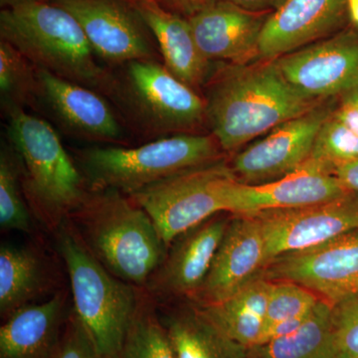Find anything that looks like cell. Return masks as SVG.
I'll return each mask as SVG.
<instances>
[{"label": "cell", "mask_w": 358, "mask_h": 358, "mask_svg": "<svg viewBox=\"0 0 358 358\" xmlns=\"http://www.w3.org/2000/svg\"><path fill=\"white\" fill-rule=\"evenodd\" d=\"M67 301V292L61 289L9 315L0 329V358H54L71 313Z\"/></svg>", "instance_id": "obj_21"}, {"label": "cell", "mask_w": 358, "mask_h": 358, "mask_svg": "<svg viewBox=\"0 0 358 358\" xmlns=\"http://www.w3.org/2000/svg\"><path fill=\"white\" fill-rule=\"evenodd\" d=\"M51 1V0H0V6L2 8L23 6V4L35 3V2Z\"/></svg>", "instance_id": "obj_38"}, {"label": "cell", "mask_w": 358, "mask_h": 358, "mask_svg": "<svg viewBox=\"0 0 358 358\" xmlns=\"http://www.w3.org/2000/svg\"><path fill=\"white\" fill-rule=\"evenodd\" d=\"M348 192L333 167L308 157L293 173L271 182L246 185L236 176L229 179L224 189L225 211L244 215L270 209L300 208L331 201Z\"/></svg>", "instance_id": "obj_14"}, {"label": "cell", "mask_w": 358, "mask_h": 358, "mask_svg": "<svg viewBox=\"0 0 358 358\" xmlns=\"http://www.w3.org/2000/svg\"><path fill=\"white\" fill-rule=\"evenodd\" d=\"M48 284L46 267L36 251L1 245L0 248V313L7 317L33 303Z\"/></svg>", "instance_id": "obj_24"}, {"label": "cell", "mask_w": 358, "mask_h": 358, "mask_svg": "<svg viewBox=\"0 0 358 358\" xmlns=\"http://www.w3.org/2000/svg\"><path fill=\"white\" fill-rule=\"evenodd\" d=\"M22 162L8 141L0 152V226L2 230L31 232V210L22 189Z\"/></svg>", "instance_id": "obj_28"}, {"label": "cell", "mask_w": 358, "mask_h": 358, "mask_svg": "<svg viewBox=\"0 0 358 358\" xmlns=\"http://www.w3.org/2000/svg\"><path fill=\"white\" fill-rule=\"evenodd\" d=\"M326 102L282 122L235 155L230 166L238 180L263 185L284 178L301 166L310 157L320 128L334 110Z\"/></svg>", "instance_id": "obj_13"}, {"label": "cell", "mask_w": 358, "mask_h": 358, "mask_svg": "<svg viewBox=\"0 0 358 358\" xmlns=\"http://www.w3.org/2000/svg\"><path fill=\"white\" fill-rule=\"evenodd\" d=\"M310 157L333 167L358 159V136L334 114V110L320 128Z\"/></svg>", "instance_id": "obj_29"}, {"label": "cell", "mask_w": 358, "mask_h": 358, "mask_svg": "<svg viewBox=\"0 0 358 358\" xmlns=\"http://www.w3.org/2000/svg\"><path fill=\"white\" fill-rule=\"evenodd\" d=\"M331 322L338 355L358 358V294L333 305Z\"/></svg>", "instance_id": "obj_31"}, {"label": "cell", "mask_w": 358, "mask_h": 358, "mask_svg": "<svg viewBox=\"0 0 358 358\" xmlns=\"http://www.w3.org/2000/svg\"><path fill=\"white\" fill-rule=\"evenodd\" d=\"M346 15L348 0H284L264 25L260 60H275L331 36Z\"/></svg>", "instance_id": "obj_19"}, {"label": "cell", "mask_w": 358, "mask_h": 358, "mask_svg": "<svg viewBox=\"0 0 358 358\" xmlns=\"http://www.w3.org/2000/svg\"><path fill=\"white\" fill-rule=\"evenodd\" d=\"M159 317L176 358H247V348L228 338L194 303L169 308Z\"/></svg>", "instance_id": "obj_22"}, {"label": "cell", "mask_w": 358, "mask_h": 358, "mask_svg": "<svg viewBox=\"0 0 358 358\" xmlns=\"http://www.w3.org/2000/svg\"><path fill=\"white\" fill-rule=\"evenodd\" d=\"M54 358H105L96 350L73 308Z\"/></svg>", "instance_id": "obj_32"}, {"label": "cell", "mask_w": 358, "mask_h": 358, "mask_svg": "<svg viewBox=\"0 0 358 358\" xmlns=\"http://www.w3.org/2000/svg\"><path fill=\"white\" fill-rule=\"evenodd\" d=\"M271 286L272 281L260 274L226 300L199 307L228 338L248 350L265 331Z\"/></svg>", "instance_id": "obj_23"}, {"label": "cell", "mask_w": 358, "mask_h": 358, "mask_svg": "<svg viewBox=\"0 0 358 358\" xmlns=\"http://www.w3.org/2000/svg\"><path fill=\"white\" fill-rule=\"evenodd\" d=\"M38 102L62 128L77 138L121 143L126 138L122 120L105 96L83 85L37 69Z\"/></svg>", "instance_id": "obj_16"}, {"label": "cell", "mask_w": 358, "mask_h": 358, "mask_svg": "<svg viewBox=\"0 0 358 358\" xmlns=\"http://www.w3.org/2000/svg\"><path fill=\"white\" fill-rule=\"evenodd\" d=\"M235 6L254 11V13H267L273 6H279L284 0H226Z\"/></svg>", "instance_id": "obj_36"}, {"label": "cell", "mask_w": 358, "mask_h": 358, "mask_svg": "<svg viewBox=\"0 0 358 358\" xmlns=\"http://www.w3.org/2000/svg\"><path fill=\"white\" fill-rule=\"evenodd\" d=\"M348 17L358 28V0H348Z\"/></svg>", "instance_id": "obj_37"}, {"label": "cell", "mask_w": 358, "mask_h": 358, "mask_svg": "<svg viewBox=\"0 0 358 358\" xmlns=\"http://www.w3.org/2000/svg\"><path fill=\"white\" fill-rule=\"evenodd\" d=\"M334 114L358 136V88L341 96V103Z\"/></svg>", "instance_id": "obj_33"}, {"label": "cell", "mask_w": 358, "mask_h": 358, "mask_svg": "<svg viewBox=\"0 0 358 358\" xmlns=\"http://www.w3.org/2000/svg\"><path fill=\"white\" fill-rule=\"evenodd\" d=\"M320 300L317 294L296 282L272 281L265 329L278 322L308 315Z\"/></svg>", "instance_id": "obj_30"}, {"label": "cell", "mask_w": 358, "mask_h": 358, "mask_svg": "<svg viewBox=\"0 0 358 358\" xmlns=\"http://www.w3.org/2000/svg\"><path fill=\"white\" fill-rule=\"evenodd\" d=\"M83 28L98 58L110 65L157 60V41L131 0H51Z\"/></svg>", "instance_id": "obj_10"}, {"label": "cell", "mask_w": 358, "mask_h": 358, "mask_svg": "<svg viewBox=\"0 0 358 358\" xmlns=\"http://www.w3.org/2000/svg\"><path fill=\"white\" fill-rule=\"evenodd\" d=\"M114 74L110 98L127 121L150 138L200 133L206 124L203 96L159 60L131 61Z\"/></svg>", "instance_id": "obj_7"}, {"label": "cell", "mask_w": 358, "mask_h": 358, "mask_svg": "<svg viewBox=\"0 0 358 358\" xmlns=\"http://www.w3.org/2000/svg\"><path fill=\"white\" fill-rule=\"evenodd\" d=\"M250 215L262 228L267 265L275 257L358 229V193L350 192L331 201L300 208L270 209Z\"/></svg>", "instance_id": "obj_11"}, {"label": "cell", "mask_w": 358, "mask_h": 358, "mask_svg": "<svg viewBox=\"0 0 358 358\" xmlns=\"http://www.w3.org/2000/svg\"><path fill=\"white\" fill-rule=\"evenodd\" d=\"M268 15L246 10L226 0H208L187 20L207 60L246 65L260 59L259 40Z\"/></svg>", "instance_id": "obj_18"}, {"label": "cell", "mask_w": 358, "mask_h": 358, "mask_svg": "<svg viewBox=\"0 0 358 358\" xmlns=\"http://www.w3.org/2000/svg\"><path fill=\"white\" fill-rule=\"evenodd\" d=\"M265 239L253 215H233L212 261L206 279L192 303H220L261 274L266 266Z\"/></svg>", "instance_id": "obj_17"}, {"label": "cell", "mask_w": 358, "mask_h": 358, "mask_svg": "<svg viewBox=\"0 0 358 358\" xmlns=\"http://www.w3.org/2000/svg\"><path fill=\"white\" fill-rule=\"evenodd\" d=\"M56 247L71 282L73 310L96 350L117 358L143 289L110 274L90 253L68 221L55 231Z\"/></svg>", "instance_id": "obj_6"}, {"label": "cell", "mask_w": 358, "mask_h": 358, "mask_svg": "<svg viewBox=\"0 0 358 358\" xmlns=\"http://www.w3.org/2000/svg\"><path fill=\"white\" fill-rule=\"evenodd\" d=\"M235 174L224 159L188 169L129 195L152 217L169 247L181 233L225 211L224 189Z\"/></svg>", "instance_id": "obj_8"}, {"label": "cell", "mask_w": 358, "mask_h": 358, "mask_svg": "<svg viewBox=\"0 0 358 358\" xmlns=\"http://www.w3.org/2000/svg\"><path fill=\"white\" fill-rule=\"evenodd\" d=\"M331 310L333 305L320 299L298 331L252 346L247 350V358L336 357Z\"/></svg>", "instance_id": "obj_25"}, {"label": "cell", "mask_w": 358, "mask_h": 358, "mask_svg": "<svg viewBox=\"0 0 358 358\" xmlns=\"http://www.w3.org/2000/svg\"><path fill=\"white\" fill-rule=\"evenodd\" d=\"M213 134H179L136 148L92 147L78 150L75 162L89 188H110L127 195L223 159Z\"/></svg>", "instance_id": "obj_5"}, {"label": "cell", "mask_w": 358, "mask_h": 358, "mask_svg": "<svg viewBox=\"0 0 358 358\" xmlns=\"http://www.w3.org/2000/svg\"><path fill=\"white\" fill-rule=\"evenodd\" d=\"M274 62L303 98L315 103L329 101L358 88V33H336Z\"/></svg>", "instance_id": "obj_12"}, {"label": "cell", "mask_w": 358, "mask_h": 358, "mask_svg": "<svg viewBox=\"0 0 358 358\" xmlns=\"http://www.w3.org/2000/svg\"><path fill=\"white\" fill-rule=\"evenodd\" d=\"M131 2L154 35L169 72L195 91L204 87L211 75V62L200 52L187 18L169 10L159 0Z\"/></svg>", "instance_id": "obj_20"}, {"label": "cell", "mask_w": 358, "mask_h": 358, "mask_svg": "<svg viewBox=\"0 0 358 358\" xmlns=\"http://www.w3.org/2000/svg\"><path fill=\"white\" fill-rule=\"evenodd\" d=\"M37 69L20 51L0 40V99L6 115L38 103Z\"/></svg>", "instance_id": "obj_27"}, {"label": "cell", "mask_w": 358, "mask_h": 358, "mask_svg": "<svg viewBox=\"0 0 358 358\" xmlns=\"http://www.w3.org/2000/svg\"><path fill=\"white\" fill-rule=\"evenodd\" d=\"M212 71L204 85L206 124L224 152H236L320 103L292 88L274 60L222 63Z\"/></svg>", "instance_id": "obj_1"}, {"label": "cell", "mask_w": 358, "mask_h": 358, "mask_svg": "<svg viewBox=\"0 0 358 358\" xmlns=\"http://www.w3.org/2000/svg\"><path fill=\"white\" fill-rule=\"evenodd\" d=\"M261 275L305 287L331 305L358 294V229L317 246L275 257Z\"/></svg>", "instance_id": "obj_9"}, {"label": "cell", "mask_w": 358, "mask_h": 358, "mask_svg": "<svg viewBox=\"0 0 358 358\" xmlns=\"http://www.w3.org/2000/svg\"><path fill=\"white\" fill-rule=\"evenodd\" d=\"M162 6L187 18L196 13L208 0H159Z\"/></svg>", "instance_id": "obj_35"}, {"label": "cell", "mask_w": 358, "mask_h": 358, "mask_svg": "<svg viewBox=\"0 0 358 358\" xmlns=\"http://www.w3.org/2000/svg\"><path fill=\"white\" fill-rule=\"evenodd\" d=\"M0 40L36 69L110 96L114 73L99 64L83 28L63 7L45 1L2 8Z\"/></svg>", "instance_id": "obj_3"}, {"label": "cell", "mask_w": 358, "mask_h": 358, "mask_svg": "<svg viewBox=\"0 0 358 358\" xmlns=\"http://www.w3.org/2000/svg\"><path fill=\"white\" fill-rule=\"evenodd\" d=\"M7 117V141L22 162L26 201L35 217L55 232L83 201L86 179L48 122L26 110Z\"/></svg>", "instance_id": "obj_4"}, {"label": "cell", "mask_w": 358, "mask_h": 358, "mask_svg": "<svg viewBox=\"0 0 358 358\" xmlns=\"http://www.w3.org/2000/svg\"><path fill=\"white\" fill-rule=\"evenodd\" d=\"M117 358H176L157 301L143 289Z\"/></svg>", "instance_id": "obj_26"}, {"label": "cell", "mask_w": 358, "mask_h": 358, "mask_svg": "<svg viewBox=\"0 0 358 358\" xmlns=\"http://www.w3.org/2000/svg\"><path fill=\"white\" fill-rule=\"evenodd\" d=\"M67 221L110 274L136 288H145L166 258V244L152 217L117 190L89 188Z\"/></svg>", "instance_id": "obj_2"}, {"label": "cell", "mask_w": 358, "mask_h": 358, "mask_svg": "<svg viewBox=\"0 0 358 358\" xmlns=\"http://www.w3.org/2000/svg\"><path fill=\"white\" fill-rule=\"evenodd\" d=\"M221 212L181 233L167 247L164 262L145 285L155 301L192 300L206 279L232 216Z\"/></svg>", "instance_id": "obj_15"}, {"label": "cell", "mask_w": 358, "mask_h": 358, "mask_svg": "<svg viewBox=\"0 0 358 358\" xmlns=\"http://www.w3.org/2000/svg\"><path fill=\"white\" fill-rule=\"evenodd\" d=\"M334 173L346 189L358 193V159L336 164Z\"/></svg>", "instance_id": "obj_34"}, {"label": "cell", "mask_w": 358, "mask_h": 358, "mask_svg": "<svg viewBox=\"0 0 358 358\" xmlns=\"http://www.w3.org/2000/svg\"><path fill=\"white\" fill-rule=\"evenodd\" d=\"M334 358H355V357H348V355H338Z\"/></svg>", "instance_id": "obj_39"}]
</instances>
